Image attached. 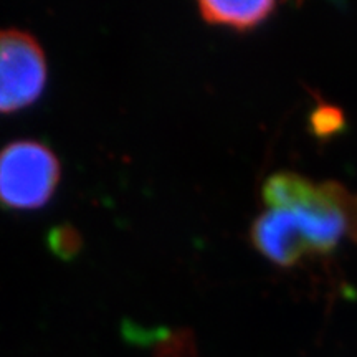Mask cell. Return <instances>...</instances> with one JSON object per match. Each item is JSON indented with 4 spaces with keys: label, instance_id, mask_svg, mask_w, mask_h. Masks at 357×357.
Here are the masks:
<instances>
[{
    "label": "cell",
    "instance_id": "1",
    "mask_svg": "<svg viewBox=\"0 0 357 357\" xmlns=\"http://www.w3.org/2000/svg\"><path fill=\"white\" fill-rule=\"evenodd\" d=\"M357 223V197L333 182L300 177L288 208H270L252 225V243L278 266L329 253Z\"/></svg>",
    "mask_w": 357,
    "mask_h": 357
},
{
    "label": "cell",
    "instance_id": "2",
    "mask_svg": "<svg viewBox=\"0 0 357 357\" xmlns=\"http://www.w3.org/2000/svg\"><path fill=\"white\" fill-rule=\"evenodd\" d=\"M60 160L47 144L33 139L8 142L0 149V205L8 211H37L55 194Z\"/></svg>",
    "mask_w": 357,
    "mask_h": 357
},
{
    "label": "cell",
    "instance_id": "3",
    "mask_svg": "<svg viewBox=\"0 0 357 357\" xmlns=\"http://www.w3.org/2000/svg\"><path fill=\"white\" fill-rule=\"evenodd\" d=\"M47 78V56L37 38L24 30H0V113L33 105Z\"/></svg>",
    "mask_w": 357,
    "mask_h": 357
},
{
    "label": "cell",
    "instance_id": "4",
    "mask_svg": "<svg viewBox=\"0 0 357 357\" xmlns=\"http://www.w3.org/2000/svg\"><path fill=\"white\" fill-rule=\"evenodd\" d=\"M276 3L270 0L257 2H218V0H202L199 10L202 19L211 25L229 26V29L245 32L263 24L275 12Z\"/></svg>",
    "mask_w": 357,
    "mask_h": 357
},
{
    "label": "cell",
    "instance_id": "5",
    "mask_svg": "<svg viewBox=\"0 0 357 357\" xmlns=\"http://www.w3.org/2000/svg\"><path fill=\"white\" fill-rule=\"evenodd\" d=\"M300 174L296 172H276L270 176L263 184V200L270 208H288L291 202L293 190L296 182L300 181ZM351 235L357 240V223Z\"/></svg>",
    "mask_w": 357,
    "mask_h": 357
},
{
    "label": "cell",
    "instance_id": "6",
    "mask_svg": "<svg viewBox=\"0 0 357 357\" xmlns=\"http://www.w3.org/2000/svg\"><path fill=\"white\" fill-rule=\"evenodd\" d=\"M47 243L53 255L61 258V260H73L82 250L83 240L75 227L63 223V225L53 227L48 231Z\"/></svg>",
    "mask_w": 357,
    "mask_h": 357
},
{
    "label": "cell",
    "instance_id": "7",
    "mask_svg": "<svg viewBox=\"0 0 357 357\" xmlns=\"http://www.w3.org/2000/svg\"><path fill=\"white\" fill-rule=\"evenodd\" d=\"M155 357H197L195 342L190 333L176 331L159 339L155 344Z\"/></svg>",
    "mask_w": 357,
    "mask_h": 357
}]
</instances>
